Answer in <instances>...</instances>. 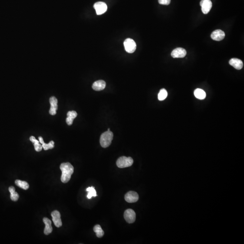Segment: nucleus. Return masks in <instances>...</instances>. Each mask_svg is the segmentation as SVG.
<instances>
[{
  "label": "nucleus",
  "mask_w": 244,
  "mask_h": 244,
  "mask_svg": "<svg viewBox=\"0 0 244 244\" xmlns=\"http://www.w3.org/2000/svg\"><path fill=\"white\" fill-rule=\"evenodd\" d=\"M39 142H40L41 143V144H43V143L44 142V141H43V138H42V137H39Z\"/></svg>",
  "instance_id": "a878e982"
},
{
  "label": "nucleus",
  "mask_w": 244,
  "mask_h": 244,
  "mask_svg": "<svg viewBox=\"0 0 244 244\" xmlns=\"http://www.w3.org/2000/svg\"><path fill=\"white\" fill-rule=\"evenodd\" d=\"M60 169L62 172L61 180L63 183H66L69 181L71 176L74 172L73 166L69 162L61 164Z\"/></svg>",
  "instance_id": "f257e3e1"
},
{
  "label": "nucleus",
  "mask_w": 244,
  "mask_h": 244,
  "mask_svg": "<svg viewBox=\"0 0 244 244\" xmlns=\"http://www.w3.org/2000/svg\"><path fill=\"white\" fill-rule=\"evenodd\" d=\"M113 133L110 131H107L101 134L100 143L102 147L106 148L110 146L113 139Z\"/></svg>",
  "instance_id": "f03ea898"
},
{
  "label": "nucleus",
  "mask_w": 244,
  "mask_h": 244,
  "mask_svg": "<svg viewBox=\"0 0 244 244\" xmlns=\"http://www.w3.org/2000/svg\"><path fill=\"white\" fill-rule=\"evenodd\" d=\"M194 95L196 98L201 100L205 99L206 96V94L205 92L203 91V89H195L194 92Z\"/></svg>",
  "instance_id": "f3484780"
},
{
  "label": "nucleus",
  "mask_w": 244,
  "mask_h": 244,
  "mask_svg": "<svg viewBox=\"0 0 244 244\" xmlns=\"http://www.w3.org/2000/svg\"><path fill=\"white\" fill-rule=\"evenodd\" d=\"M94 231L96 233V235L98 238H101L104 235V232L101 228V227L99 225H96L94 226Z\"/></svg>",
  "instance_id": "aec40b11"
},
{
  "label": "nucleus",
  "mask_w": 244,
  "mask_h": 244,
  "mask_svg": "<svg viewBox=\"0 0 244 244\" xmlns=\"http://www.w3.org/2000/svg\"><path fill=\"white\" fill-rule=\"evenodd\" d=\"M30 140L32 142H33L34 144V146H35V150L37 152H40L42 150L43 147L42 145H41V144H39V141L36 139L35 138L34 136H31L30 137Z\"/></svg>",
  "instance_id": "a211bd4d"
},
{
  "label": "nucleus",
  "mask_w": 244,
  "mask_h": 244,
  "mask_svg": "<svg viewBox=\"0 0 244 244\" xmlns=\"http://www.w3.org/2000/svg\"><path fill=\"white\" fill-rule=\"evenodd\" d=\"M134 163V160L131 157H121L117 160L116 164L120 168L128 167L131 166Z\"/></svg>",
  "instance_id": "7ed1b4c3"
},
{
  "label": "nucleus",
  "mask_w": 244,
  "mask_h": 244,
  "mask_svg": "<svg viewBox=\"0 0 244 244\" xmlns=\"http://www.w3.org/2000/svg\"><path fill=\"white\" fill-rule=\"evenodd\" d=\"M77 114L75 111H70L67 114L66 123L68 125H71L73 123L74 119L77 117Z\"/></svg>",
  "instance_id": "dca6fc26"
},
{
  "label": "nucleus",
  "mask_w": 244,
  "mask_h": 244,
  "mask_svg": "<svg viewBox=\"0 0 244 244\" xmlns=\"http://www.w3.org/2000/svg\"><path fill=\"white\" fill-rule=\"evenodd\" d=\"M225 36L224 32L222 30H217L214 31L211 35V37L214 40L220 41L224 39Z\"/></svg>",
  "instance_id": "f8f14e48"
},
{
  "label": "nucleus",
  "mask_w": 244,
  "mask_h": 244,
  "mask_svg": "<svg viewBox=\"0 0 244 244\" xmlns=\"http://www.w3.org/2000/svg\"><path fill=\"white\" fill-rule=\"evenodd\" d=\"M43 222L45 225V227L44 230V234L46 235H49L53 231L51 221L47 218H43Z\"/></svg>",
  "instance_id": "ddd939ff"
},
{
  "label": "nucleus",
  "mask_w": 244,
  "mask_h": 244,
  "mask_svg": "<svg viewBox=\"0 0 244 244\" xmlns=\"http://www.w3.org/2000/svg\"><path fill=\"white\" fill-rule=\"evenodd\" d=\"M171 0H158L159 4L163 5H168L171 3Z\"/></svg>",
  "instance_id": "393cba45"
},
{
  "label": "nucleus",
  "mask_w": 244,
  "mask_h": 244,
  "mask_svg": "<svg viewBox=\"0 0 244 244\" xmlns=\"http://www.w3.org/2000/svg\"><path fill=\"white\" fill-rule=\"evenodd\" d=\"M167 92L165 89H162L160 90L158 95V99L160 101H162L166 99L167 96Z\"/></svg>",
  "instance_id": "5701e85b"
},
{
  "label": "nucleus",
  "mask_w": 244,
  "mask_h": 244,
  "mask_svg": "<svg viewBox=\"0 0 244 244\" xmlns=\"http://www.w3.org/2000/svg\"><path fill=\"white\" fill-rule=\"evenodd\" d=\"M86 191L88 192V195L87 197L88 199H91L92 197H96L97 196L96 192L94 187H88L86 189Z\"/></svg>",
  "instance_id": "4be33fe9"
},
{
  "label": "nucleus",
  "mask_w": 244,
  "mask_h": 244,
  "mask_svg": "<svg viewBox=\"0 0 244 244\" xmlns=\"http://www.w3.org/2000/svg\"><path fill=\"white\" fill-rule=\"evenodd\" d=\"M15 184L17 186L24 190H27L29 188V184L26 181H21V180H17L15 181Z\"/></svg>",
  "instance_id": "412c9836"
},
{
  "label": "nucleus",
  "mask_w": 244,
  "mask_h": 244,
  "mask_svg": "<svg viewBox=\"0 0 244 244\" xmlns=\"http://www.w3.org/2000/svg\"><path fill=\"white\" fill-rule=\"evenodd\" d=\"M138 199L139 195L136 192H128L125 195V200L129 203H135L138 201Z\"/></svg>",
  "instance_id": "0eeeda50"
},
{
  "label": "nucleus",
  "mask_w": 244,
  "mask_h": 244,
  "mask_svg": "<svg viewBox=\"0 0 244 244\" xmlns=\"http://www.w3.org/2000/svg\"><path fill=\"white\" fill-rule=\"evenodd\" d=\"M42 147L44 150H47L51 149H53L54 146V141H51L48 144L44 143V142L43 143Z\"/></svg>",
  "instance_id": "b1692460"
},
{
  "label": "nucleus",
  "mask_w": 244,
  "mask_h": 244,
  "mask_svg": "<svg viewBox=\"0 0 244 244\" xmlns=\"http://www.w3.org/2000/svg\"><path fill=\"white\" fill-rule=\"evenodd\" d=\"M187 52L184 49L178 47L173 50L171 55L174 58H183L186 56Z\"/></svg>",
  "instance_id": "9b49d317"
},
{
  "label": "nucleus",
  "mask_w": 244,
  "mask_h": 244,
  "mask_svg": "<svg viewBox=\"0 0 244 244\" xmlns=\"http://www.w3.org/2000/svg\"><path fill=\"white\" fill-rule=\"evenodd\" d=\"M108 131H110V128H108Z\"/></svg>",
  "instance_id": "bb28decb"
},
{
  "label": "nucleus",
  "mask_w": 244,
  "mask_h": 244,
  "mask_svg": "<svg viewBox=\"0 0 244 244\" xmlns=\"http://www.w3.org/2000/svg\"><path fill=\"white\" fill-rule=\"evenodd\" d=\"M124 46L125 47V50L128 53H133L136 50V43L135 42L133 39L128 38L127 39L124 41Z\"/></svg>",
  "instance_id": "20e7f679"
},
{
  "label": "nucleus",
  "mask_w": 244,
  "mask_h": 244,
  "mask_svg": "<svg viewBox=\"0 0 244 244\" xmlns=\"http://www.w3.org/2000/svg\"><path fill=\"white\" fill-rule=\"evenodd\" d=\"M136 213L131 209H127L124 211V219L127 223H134L136 220Z\"/></svg>",
  "instance_id": "39448f33"
},
{
  "label": "nucleus",
  "mask_w": 244,
  "mask_h": 244,
  "mask_svg": "<svg viewBox=\"0 0 244 244\" xmlns=\"http://www.w3.org/2000/svg\"><path fill=\"white\" fill-rule=\"evenodd\" d=\"M51 107L50 108L49 114L52 115H54L57 113V110H58V100L56 97L54 96H52L49 99Z\"/></svg>",
  "instance_id": "9d476101"
},
{
  "label": "nucleus",
  "mask_w": 244,
  "mask_h": 244,
  "mask_svg": "<svg viewBox=\"0 0 244 244\" xmlns=\"http://www.w3.org/2000/svg\"><path fill=\"white\" fill-rule=\"evenodd\" d=\"M9 191L11 194V199L13 201H17L19 198V194L15 191V188L13 186L9 188Z\"/></svg>",
  "instance_id": "6ab92c4d"
},
{
  "label": "nucleus",
  "mask_w": 244,
  "mask_h": 244,
  "mask_svg": "<svg viewBox=\"0 0 244 244\" xmlns=\"http://www.w3.org/2000/svg\"><path fill=\"white\" fill-rule=\"evenodd\" d=\"M53 222L57 227H61L62 226V222L61 219V214L58 211L55 210L51 214Z\"/></svg>",
  "instance_id": "1a4fd4ad"
},
{
  "label": "nucleus",
  "mask_w": 244,
  "mask_h": 244,
  "mask_svg": "<svg viewBox=\"0 0 244 244\" xmlns=\"http://www.w3.org/2000/svg\"><path fill=\"white\" fill-rule=\"evenodd\" d=\"M200 5L202 12L204 14H207L212 7V2L210 0H202L200 1Z\"/></svg>",
  "instance_id": "6e6552de"
},
{
  "label": "nucleus",
  "mask_w": 244,
  "mask_h": 244,
  "mask_svg": "<svg viewBox=\"0 0 244 244\" xmlns=\"http://www.w3.org/2000/svg\"><path fill=\"white\" fill-rule=\"evenodd\" d=\"M229 64L237 70L241 69L243 66L242 61L238 58H232L229 61Z\"/></svg>",
  "instance_id": "4468645a"
},
{
  "label": "nucleus",
  "mask_w": 244,
  "mask_h": 244,
  "mask_svg": "<svg viewBox=\"0 0 244 244\" xmlns=\"http://www.w3.org/2000/svg\"><path fill=\"white\" fill-rule=\"evenodd\" d=\"M94 7L96 9V14L98 15L104 14L107 10V5L106 3L102 1H99L95 3Z\"/></svg>",
  "instance_id": "423d86ee"
},
{
  "label": "nucleus",
  "mask_w": 244,
  "mask_h": 244,
  "mask_svg": "<svg viewBox=\"0 0 244 244\" xmlns=\"http://www.w3.org/2000/svg\"><path fill=\"white\" fill-rule=\"evenodd\" d=\"M106 83L103 80H99L95 81L92 85L93 89L96 91H102L105 88Z\"/></svg>",
  "instance_id": "2eb2a0df"
}]
</instances>
